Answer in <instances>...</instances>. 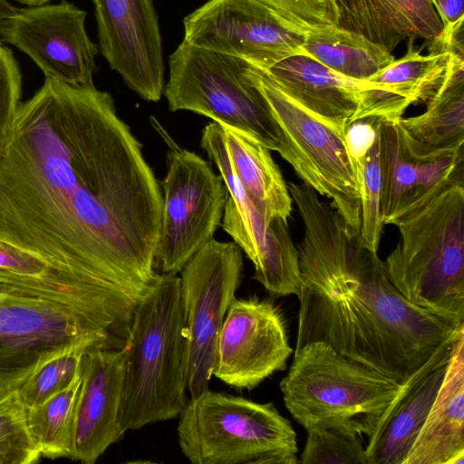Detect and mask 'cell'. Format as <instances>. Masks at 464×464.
I'll return each instance as SVG.
<instances>
[{
  "label": "cell",
  "instance_id": "1",
  "mask_svg": "<svg viewBox=\"0 0 464 464\" xmlns=\"http://www.w3.org/2000/svg\"><path fill=\"white\" fill-rule=\"evenodd\" d=\"M161 213L160 184L109 92L45 79L20 102L0 151V241L41 263L25 285L138 301L159 276Z\"/></svg>",
  "mask_w": 464,
  "mask_h": 464
},
{
  "label": "cell",
  "instance_id": "2",
  "mask_svg": "<svg viewBox=\"0 0 464 464\" xmlns=\"http://www.w3.org/2000/svg\"><path fill=\"white\" fill-rule=\"evenodd\" d=\"M288 190L304 224L295 349L323 342L343 356L403 383L444 343L464 334L409 301L378 252L364 248L330 202L305 184Z\"/></svg>",
  "mask_w": 464,
  "mask_h": 464
},
{
  "label": "cell",
  "instance_id": "3",
  "mask_svg": "<svg viewBox=\"0 0 464 464\" xmlns=\"http://www.w3.org/2000/svg\"><path fill=\"white\" fill-rule=\"evenodd\" d=\"M464 174L457 172L396 215L400 240L384 262L412 304L464 325Z\"/></svg>",
  "mask_w": 464,
  "mask_h": 464
},
{
  "label": "cell",
  "instance_id": "4",
  "mask_svg": "<svg viewBox=\"0 0 464 464\" xmlns=\"http://www.w3.org/2000/svg\"><path fill=\"white\" fill-rule=\"evenodd\" d=\"M121 348V430L179 417L188 400V340L177 275L159 274L138 300Z\"/></svg>",
  "mask_w": 464,
  "mask_h": 464
},
{
  "label": "cell",
  "instance_id": "5",
  "mask_svg": "<svg viewBox=\"0 0 464 464\" xmlns=\"http://www.w3.org/2000/svg\"><path fill=\"white\" fill-rule=\"evenodd\" d=\"M401 385L323 342L295 351L280 382L287 411L305 430L337 429L370 437Z\"/></svg>",
  "mask_w": 464,
  "mask_h": 464
},
{
  "label": "cell",
  "instance_id": "6",
  "mask_svg": "<svg viewBox=\"0 0 464 464\" xmlns=\"http://www.w3.org/2000/svg\"><path fill=\"white\" fill-rule=\"evenodd\" d=\"M178 440L192 464H297L296 434L272 402L209 389L179 415Z\"/></svg>",
  "mask_w": 464,
  "mask_h": 464
},
{
  "label": "cell",
  "instance_id": "7",
  "mask_svg": "<svg viewBox=\"0 0 464 464\" xmlns=\"http://www.w3.org/2000/svg\"><path fill=\"white\" fill-rule=\"evenodd\" d=\"M169 68L163 94L169 111L207 116L280 150L283 136L261 90L258 67L182 41L169 55Z\"/></svg>",
  "mask_w": 464,
  "mask_h": 464
},
{
  "label": "cell",
  "instance_id": "8",
  "mask_svg": "<svg viewBox=\"0 0 464 464\" xmlns=\"http://www.w3.org/2000/svg\"><path fill=\"white\" fill-rule=\"evenodd\" d=\"M258 78L283 136L278 153L304 184L329 198L346 223L359 232L360 194L346 131L293 101L265 70L258 68Z\"/></svg>",
  "mask_w": 464,
  "mask_h": 464
},
{
  "label": "cell",
  "instance_id": "9",
  "mask_svg": "<svg viewBox=\"0 0 464 464\" xmlns=\"http://www.w3.org/2000/svg\"><path fill=\"white\" fill-rule=\"evenodd\" d=\"M151 119L168 148L154 267L159 274L177 275L214 238L228 193L221 176L205 160L178 145L161 124Z\"/></svg>",
  "mask_w": 464,
  "mask_h": 464
},
{
  "label": "cell",
  "instance_id": "10",
  "mask_svg": "<svg viewBox=\"0 0 464 464\" xmlns=\"http://www.w3.org/2000/svg\"><path fill=\"white\" fill-rule=\"evenodd\" d=\"M243 266L238 245L212 238L180 271V298L188 340L187 391L190 398L208 389L218 337L236 299Z\"/></svg>",
  "mask_w": 464,
  "mask_h": 464
},
{
  "label": "cell",
  "instance_id": "11",
  "mask_svg": "<svg viewBox=\"0 0 464 464\" xmlns=\"http://www.w3.org/2000/svg\"><path fill=\"white\" fill-rule=\"evenodd\" d=\"M183 41L267 70L302 52L306 33L256 0H208L183 20Z\"/></svg>",
  "mask_w": 464,
  "mask_h": 464
},
{
  "label": "cell",
  "instance_id": "12",
  "mask_svg": "<svg viewBox=\"0 0 464 464\" xmlns=\"http://www.w3.org/2000/svg\"><path fill=\"white\" fill-rule=\"evenodd\" d=\"M86 14L67 1L17 9L0 21V36L27 54L45 79L93 85L100 51L87 34Z\"/></svg>",
  "mask_w": 464,
  "mask_h": 464
},
{
  "label": "cell",
  "instance_id": "13",
  "mask_svg": "<svg viewBox=\"0 0 464 464\" xmlns=\"http://www.w3.org/2000/svg\"><path fill=\"white\" fill-rule=\"evenodd\" d=\"M292 353L285 317L273 301L236 298L219 331L213 376L232 388L252 390L285 370Z\"/></svg>",
  "mask_w": 464,
  "mask_h": 464
},
{
  "label": "cell",
  "instance_id": "14",
  "mask_svg": "<svg viewBox=\"0 0 464 464\" xmlns=\"http://www.w3.org/2000/svg\"><path fill=\"white\" fill-rule=\"evenodd\" d=\"M99 51L127 86L148 102L164 91V61L153 0H92Z\"/></svg>",
  "mask_w": 464,
  "mask_h": 464
},
{
  "label": "cell",
  "instance_id": "15",
  "mask_svg": "<svg viewBox=\"0 0 464 464\" xmlns=\"http://www.w3.org/2000/svg\"><path fill=\"white\" fill-rule=\"evenodd\" d=\"M201 148L218 167L227 189L222 227L255 267L254 278L270 284L286 276L298 257L287 221L275 218L266 222L255 208L237 178L229 160L219 123H208L200 140Z\"/></svg>",
  "mask_w": 464,
  "mask_h": 464
},
{
  "label": "cell",
  "instance_id": "16",
  "mask_svg": "<svg viewBox=\"0 0 464 464\" xmlns=\"http://www.w3.org/2000/svg\"><path fill=\"white\" fill-rule=\"evenodd\" d=\"M82 375L70 459L93 464L125 433L119 421L124 380L122 348H90L82 359Z\"/></svg>",
  "mask_w": 464,
  "mask_h": 464
},
{
  "label": "cell",
  "instance_id": "17",
  "mask_svg": "<svg viewBox=\"0 0 464 464\" xmlns=\"http://www.w3.org/2000/svg\"><path fill=\"white\" fill-rule=\"evenodd\" d=\"M457 339L441 345L401 383L369 437L368 464H404L438 393Z\"/></svg>",
  "mask_w": 464,
  "mask_h": 464
},
{
  "label": "cell",
  "instance_id": "18",
  "mask_svg": "<svg viewBox=\"0 0 464 464\" xmlns=\"http://www.w3.org/2000/svg\"><path fill=\"white\" fill-rule=\"evenodd\" d=\"M86 337H102L110 342L113 339L107 332L52 302L0 290L1 346L42 360L56 348Z\"/></svg>",
  "mask_w": 464,
  "mask_h": 464
},
{
  "label": "cell",
  "instance_id": "19",
  "mask_svg": "<svg viewBox=\"0 0 464 464\" xmlns=\"http://www.w3.org/2000/svg\"><path fill=\"white\" fill-rule=\"evenodd\" d=\"M409 40L407 53L366 79L359 92L353 122L367 119L395 121L411 104L427 103L459 60L450 53L422 55ZM460 61V60H459Z\"/></svg>",
  "mask_w": 464,
  "mask_h": 464
},
{
  "label": "cell",
  "instance_id": "20",
  "mask_svg": "<svg viewBox=\"0 0 464 464\" xmlns=\"http://www.w3.org/2000/svg\"><path fill=\"white\" fill-rule=\"evenodd\" d=\"M265 71L288 97L330 124L346 131L353 122L365 80L341 75L304 52Z\"/></svg>",
  "mask_w": 464,
  "mask_h": 464
},
{
  "label": "cell",
  "instance_id": "21",
  "mask_svg": "<svg viewBox=\"0 0 464 464\" xmlns=\"http://www.w3.org/2000/svg\"><path fill=\"white\" fill-rule=\"evenodd\" d=\"M380 134L381 217L383 225L463 170V150L433 161L410 158L394 121L375 119Z\"/></svg>",
  "mask_w": 464,
  "mask_h": 464
},
{
  "label": "cell",
  "instance_id": "22",
  "mask_svg": "<svg viewBox=\"0 0 464 464\" xmlns=\"http://www.w3.org/2000/svg\"><path fill=\"white\" fill-rule=\"evenodd\" d=\"M406 154L418 161H433L463 150L464 62L456 60L424 112L394 121Z\"/></svg>",
  "mask_w": 464,
  "mask_h": 464
},
{
  "label": "cell",
  "instance_id": "23",
  "mask_svg": "<svg viewBox=\"0 0 464 464\" xmlns=\"http://www.w3.org/2000/svg\"><path fill=\"white\" fill-rule=\"evenodd\" d=\"M404 464H464V334Z\"/></svg>",
  "mask_w": 464,
  "mask_h": 464
},
{
  "label": "cell",
  "instance_id": "24",
  "mask_svg": "<svg viewBox=\"0 0 464 464\" xmlns=\"http://www.w3.org/2000/svg\"><path fill=\"white\" fill-rule=\"evenodd\" d=\"M220 125L231 167L255 208L266 222L287 221L293 200L271 150L251 135Z\"/></svg>",
  "mask_w": 464,
  "mask_h": 464
},
{
  "label": "cell",
  "instance_id": "25",
  "mask_svg": "<svg viewBox=\"0 0 464 464\" xmlns=\"http://www.w3.org/2000/svg\"><path fill=\"white\" fill-rule=\"evenodd\" d=\"M301 50L335 72L359 81L395 60L382 45L338 26L307 32Z\"/></svg>",
  "mask_w": 464,
  "mask_h": 464
},
{
  "label": "cell",
  "instance_id": "26",
  "mask_svg": "<svg viewBox=\"0 0 464 464\" xmlns=\"http://www.w3.org/2000/svg\"><path fill=\"white\" fill-rule=\"evenodd\" d=\"M82 381L81 370L69 386L37 406L25 408L28 430L41 456L71 457Z\"/></svg>",
  "mask_w": 464,
  "mask_h": 464
},
{
  "label": "cell",
  "instance_id": "27",
  "mask_svg": "<svg viewBox=\"0 0 464 464\" xmlns=\"http://www.w3.org/2000/svg\"><path fill=\"white\" fill-rule=\"evenodd\" d=\"M111 345L105 338L86 337L53 350L18 389L25 408L37 406L69 386L81 372L87 350L94 346Z\"/></svg>",
  "mask_w": 464,
  "mask_h": 464
},
{
  "label": "cell",
  "instance_id": "28",
  "mask_svg": "<svg viewBox=\"0 0 464 464\" xmlns=\"http://www.w3.org/2000/svg\"><path fill=\"white\" fill-rule=\"evenodd\" d=\"M337 26L359 34L389 52L402 41L414 40L416 34L387 0H335Z\"/></svg>",
  "mask_w": 464,
  "mask_h": 464
},
{
  "label": "cell",
  "instance_id": "29",
  "mask_svg": "<svg viewBox=\"0 0 464 464\" xmlns=\"http://www.w3.org/2000/svg\"><path fill=\"white\" fill-rule=\"evenodd\" d=\"M369 120L375 131L373 140L364 154L354 161L361 207L359 239L364 248L378 252L384 226L381 217L380 134L376 120Z\"/></svg>",
  "mask_w": 464,
  "mask_h": 464
},
{
  "label": "cell",
  "instance_id": "30",
  "mask_svg": "<svg viewBox=\"0 0 464 464\" xmlns=\"http://www.w3.org/2000/svg\"><path fill=\"white\" fill-rule=\"evenodd\" d=\"M40 457L18 390L0 393V464H32Z\"/></svg>",
  "mask_w": 464,
  "mask_h": 464
},
{
  "label": "cell",
  "instance_id": "31",
  "mask_svg": "<svg viewBox=\"0 0 464 464\" xmlns=\"http://www.w3.org/2000/svg\"><path fill=\"white\" fill-rule=\"evenodd\" d=\"M307 440L298 463L368 464L361 436L337 429L307 430Z\"/></svg>",
  "mask_w": 464,
  "mask_h": 464
},
{
  "label": "cell",
  "instance_id": "32",
  "mask_svg": "<svg viewBox=\"0 0 464 464\" xmlns=\"http://www.w3.org/2000/svg\"><path fill=\"white\" fill-rule=\"evenodd\" d=\"M282 20L304 33L336 26L335 0H256Z\"/></svg>",
  "mask_w": 464,
  "mask_h": 464
},
{
  "label": "cell",
  "instance_id": "33",
  "mask_svg": "<svg viewBox=\"0 0 464 464\" xmlns=\"http://www.w3.org/2000/svg\"><path fill=\"white\" fill-rule=\"evenodd\" d=\"M22 93V76L9 48L0 42V151L8 137Z\"/></svg>",
  "mask_w": 464,
  "mask_h": 464
},
{
  "label": "cell",
  "instance_id": "34",
  "mask_svg": "<svg viewBox=\"0 0 464 464\" xmlns=\"http://www.w3.org/2000/svg\"><path fill=\"white\" fill-rule=\"evenodd\" d=\"M409 22L417 38L431 41L438 36L442 23L430 0H387Z\"/></svg>",
  "mask_w": 464,
  "mask_h": 464
},
{
  "label": "cell",
  "instance_id": "35",
  "mask_svg": "<svg viewBox=\"0 0 464 464\" xmlns=\"http://www.w3.org/2000/svg\"><path fill=\"white\" fill-rule=\"evenodd\" d=\"M44 360L19 354L0 345V393L18 390Z\"/></svg>",
  "mask_w": 464,
  "mask_h": 464
},
{
  "label": "cell",
  "instance_id": "36",
  "mask_svg": "<svg viewBox=\"0 0 464 464\" xmlns=\"http://www.w3.org/2000/svg\"><path fill=\"white\" fill-rule=\"evenodd\" d=\"M39 264L34 256L0 241V271L30 276L38 271Z\"/></svg>",
  "mask_w": 464,
  "mask_h": 464
},
{
  "label": "cell",
  "instance_id": "37",
  "mask_svg": "<svg viewBox=\"0 0 464 464\" xmlns=\"http://www.w3.org/2000/svg\"><path fill=\"white\" fill-rule=\"evenodd\" d=\"M464 18L449 27H443L440 34L431 40L430 53H450L464 62Z\"/></svg>",
  "mask_w": 464,
  "mask_h": 464
},
{
  "label": "cell",
  "instance_id": "38",
  "mask_svg": "<svg viewBox=\"0 0 464 464\" xmlns=\"http://www.w3.org/2000/svg\"><path fill=\"white\" fill-rule=\"evenodd\" d=\"M437 9L443 27H449L464 18L463 0H430Z\"/></svg>",
  "mask_w": 464,
  "mask_h": 464
},
{
  "label": "cell",
  "instance_id": "39",
  "mask_svg": "<svg viewBox=\"0 0 464 464\" xmlns=\"http://www.w3.org/2000/svg\"><path fill=\"white\" fill-rule=\"evenodd\" d=\"M17 9L6 0H0V21L16 13Z\"/></svg>",
  "mask_w": 464,
  "mask_h": 464
},
{
  "label": "cell",
  "instance_id": "40",
  "mask_svg": "<svg viewBox=\"0 0 464 464\" xmlns=\"http://www.w3.org/2000/svg\"><path fill=\"white\" fill-rule=\"evenodd\" d=\"M22 5H25L28 6H35L44 5L51 0H14Z\"/></svg>",
  "mask_w": 464,
  "mask_h": 464
}]
</instances>
